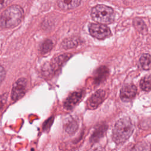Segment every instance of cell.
Returning <instances> with one entry per match:
<instances>
[{
    "instance_id": "obj_10",
    "label": "cell",
    "mask_w": 151,
    "mask_h": 151,
    "mask_svg": "<svg viewBox=\"0 0 151 151\" xmlns=\"http://www.w3.org/2000/svg\"><path fill=\"white\" fill-rule=\"evenodd\" d=\"M106 129H107V126L104 124L100 125L98 127H97L96 130L94 131V132L93 133L90 139V142L92 143L97 142L100 138H101L104 136L106 131Z\"/></svg>"
},
{
    "instance_id": "obj_11",
    "label": "cell",
    "mask_w": 151,
    "mask_h": 151,
    "mask_svg": "<svg viewBox=\"0 0 151 151\" xmlns=\"http://www.w3.org/2000/svg\"><path fill=\"white\" fill-rule=\"evenodd\" d=\"M81 1H58V6L62 9H69L78 6Z\"/></svg>"
},
{
    "instance_id": "obj_1",
    "label": "cell",
    "mask_w": 151,
    "mask_h": 151,
    "mask_svg": "<svg viewBox=\"0 0 151 151\" xmlns=\"http://www.w3.org/2000/svg\"><path fill=\"white\" fill-rule=\"evenodd\" d=\"M134 130V126L129 117L119 119L115 123L113 129L112 137L113 140L117 144L126 142L132 135Z\"/></svg>"
},
{
    "instance_id": "obj_19",
    "label": "cell",
    "mask_w": 151,
    "mask_h": 151,
    "mask_svg": "<svg viewBox=\"0 0 151 151\" xmlns=\"http://www.w3.org/2000/svg\"><path fill=\"white\" fill-rule=\"evenodd\" d=\"M52 119H51V117L50 119H49L47 122H45L43 126V130H47L48 129H50L52 123Z\"/></svg>"
},
{
    "instance_id": "obj_15",
    "label": "cell",
    "mask_w": 151,
    "mask_h": 151,
    "mask_svg": "<svg viewBox=\"0 0 151 151\" xmlns=\"http://www.w3.org/2000/svg\"><path fill=\"white\" fill-rule=\"evenodd\" d=\"M140 88L145 91H151V74L143 77L140 81Z\"/></svg>"
},
{
    "instance_id": "obj_8",
    "label": "cell",
    "mask_w": 151,
    "mask_h": 151,
    "mask_svg": "<svg viewBox=\"0 0 151 151\" xmlns=\"http://www.w3.org/2000/svg\"><path fill=\"white\" fill-rule=\"evenodd\" d=\"M83 95V91H75L71 93L65 100L64 106L68 110L72 109L81 99Z\"/></svg>"
},
{
    "instance_id": "obj_3",
    "label": "cell",
    "mask_w": 151,
    "mask_h": 151,
    "mask_svg": "<svg viewBox=\"0 0 151 151\" xmlns=\"http://www.w3.org/2000/svg\"><path fill=\"white\" fill-rule=\"evenodd\" d=\"M92 18L100 24H109L114 19L113 9L105 5H97L93 8L91 12Z\"/></svg>"
},
{
    "instance_id": "obj_6",
    "label": "cell",
    "mask_w": 151,
    "mask_h": 151,
    "mask_svg": "<svg viewBox=\"0 0 151 151\" xmlns=\"http://www.w3.org/2000/svg\"><path fill=\"white\" fill-rule=\"evenodd\" d=\"M137 91V87L134 84H129L124 85L120 90V99L125 102L130 101L136 96Z\"/></svg>"
},
{
    "instance_id": "obj_2",
    "label": "cell",
    "mask_w": 151,
    "mask_h": 151,
    "mask_svg": "<svg viewBox=\"0 0 151 151\" xmlns=\"http://www.w3.org/2000/svg\"><path fill=\"white\" fill-rule=\"evenodd\" d=\"M24 11L19 5H12L5 9L1 16V28H11L18 25L22 19Z\"/></svg>"
},
{
    "instance_id": "obj_13",
    "label": "cell",
    "mask_w": 151,
    "mask_h": 151,
    "mask_svg": "<svg viewBox=\"0 0 151 151\" xmlns=\"http://www.w3.org/2000/svg\"><path fill=\"white\" fill-rule=\"evenodd\" d=\"M133 26L134 28L141 34H146L147 32V26L144 22V21L139 18H136L133 19Z\"/></svg>"
},
{
    "instance_id": "obj_12",
    "label": "cell",
    "mask_w": 151,
    "mask_h": 151,
    "mask_svg": "<svg viewBox=\"0 0 151 151\" xmlns=\"http://www.w3.org/2000/svg\"><path fill=\"white\" fill-rule=\"evenodd\" d=\"M139 64L144 70L151 69V55L149 54H143L139 59Z\"/></svg>"
},
{
    "instance_id": "obj_9",
    "label": "cell",
    "mask_w": 151,
    "mask_h": 151,
    "mask_svg": "<svg viewBox=\"0 0 151 151\" xmlns=\"http://www.w3.org/2000/svg\"><path fill=\"white\" fill-rule=\"evenodd\" d=\"M124 151H151V146L147 142H142L127 146Z\"/></svg>"
},
{
    "instance_id": "obj_5",
    "label": "cell",
    "mask_w": 151,
    "mask_h": 151,
    "mask_svg": "<svg viewBox=\"0 0 151 151\" xmlns=\"http://www.w3.org/2000/svg\"><path fill=\"white\" fill-rule=\"evenodd\" d=\"M27 80L25 78H19L13 85L11 92V98L16 101L20 99L25 94Z\"/></svg>"
},
{
    "instance_id": "obj_20",
    "label": "cell",
    "mask_w": 151,
    "mask_h": 151,
    "mask_svg": "<svg viewBox=\"0 0 151 151\" xmlns=\"http://www.w3.org/2000/svg\"><path fill=\"white\" fill-rule=\"evenodd\" d=\"M90 151H104V149L101 146H95Z\"/></svg>"
},
{
    "instance_id": "obj_16",
    "label": "cell",
    "mask_w": 151,
    "mask_h": 151,
    "mask_svg": "<svg viewBox=\"0 0 151 151\" xmlns=\"http://www.w3.org/2000/svg\"><path fill=\"white\" fill-rule=\"evenodd\" d=\"M70 58V55L67 54H63L56 57L52 62V66L54 70L59 68L65 61Z\"/></svg>"
},
{
    "instance_id": "obj_4",
    "label": "cell",
    "mask_w": 151,
    "mask_h": 151,
    "mask_svg": "<svg viewBox=\"0 0 151 151\" xmlns=\"http://www.w3.org/2000/svg\"><path fill=\"white\" fill-rule=\"evenodd\" d=\"M88 30L91 36L100 40L109 37L111 34L110 28L103 24L91 23L88 25Z\"/></svg>"
},
{
    "instance_id": "obj_14",
    "label": "cell",
    "mask_w": 151,
    "mask_h": 151,
    "mask_svg": "<svg viewBox=\"0 0 151 151\" xmlns=\"http://www.w3.org/2000/svg\"><path fill=\"white\" fill-rule=\"evenodd\" d=\"M80 43V40L76 37L65 38L62 42V47L64 48L68 49L73 48L78 45Z\"/></svg>"
},
{
    "instance_id": "obj_21",
    "label": "cell",
    "mask_w": 151,
    "mask_h": 151,
    "mask_svg": "<svg viewBox=\"0 0 151 151\" xmlns=\"http://www.w3.org/2000/svg\"><path fill=\"white\" fill-rule=\"evenodd\" d=\"M4 73H5V71L4 70V68L2 66L1 67V82L3 81V78L5 76V74H4Z\"/></svg>"
},
{
    "instance_id": "obj_7",
    "label": "cell",
    "mask_w": 151,
    "mask_h": 151,
    "mask_svg": "<svg viewBox=\"0 0 151 151\" xmlns=\"http://www.w3.org/2000/svg\"><path fill=\"white\" fill-rule=\"evenodd\" d=\"M105 91L103 90L96 91L88 100L87 107L90 109H94L100 104L105 98Z\"/></svg>"
},
{
    "instance_id": "obj_18",
    "label": "cell",
    "mask_w": 151,
    "mask_h": 151,
    "mask_svg": "<svg viewBox=\"0 0 151 151\" xmlns=\"http://www.w3.org/2000/svg\"><path fill=\"white\" fill-rule=\"evenodd\" d=\"M52 46L53 44L51 40H45L41 45V51L42 53H47L51 50Z\"/></svg>"
},
{
    "instance_id": "obj_17",
    "label": "cell",
    "mask_w": 151,
    "mask_h": 151,
    "mask_svg": "<svg viewBox=\"0 0 151 151\" xmlns=\"http://www.w3.org/2000/svg\"><path fill=\"white\" fill-rule=\"evenodd\" d=\"M78 128V123L74 120H70L69 122L65 123V130L69 134L74 133Z\"/></svg>"
}]
</instances>
